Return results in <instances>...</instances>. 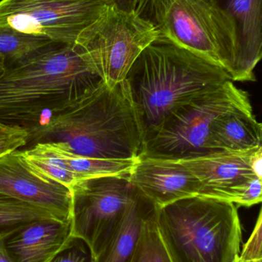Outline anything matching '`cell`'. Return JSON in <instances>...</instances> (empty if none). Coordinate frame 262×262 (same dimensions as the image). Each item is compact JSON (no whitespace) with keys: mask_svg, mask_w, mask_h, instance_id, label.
I'll return each instance as SVG.
<instances>
[{"mask_svg":"<svg viewBox=\"0 0 262 262\" xmlns=\"http://www.w3.org/2000/svg\"><path fill=\"white\" fill-rule=\"evenodd\" d=\"M104 83L78 46L52 43L0 72V122L29 130Z\"/></svg>","mask_w":262,"mask_h":262,"instance_id":"obj_1","label":"cell"},{"mask_svg":"<svg viewBox=\"0 0 262 262\" xmlns=\"http://www.w3.org/2000/svg\"><path fill=\"white\" fill-rule=\"evenodd\" d=\"M27 132L31 146L63 143L94 158L138 159L143 149V133L125 80L112 88L104 83Z\"/></svg>","mask_w":262,"mask_h":262,"instance_id":"obj_2","label":"cell"},{"mask_svg":"<svg viewBox=\"0 0 262 262\" xmlns=\"http://www.w3.org/2000/svg\"><path fill=\"white\" fill-rule=\"evenodd\" d=\"M125 81L144 143L177 106L232 78L220 66L159 35L140 54Z\"/></svg>","mask_w":262,"mask_h":262,"instance_id":"obj_3","label":"cell"},{"mask_svg":"<svg viewBox=\"0 0 262 262\" xmlns=\"http://www.w3.org/2000/svg\"><path fill=\"white\" fill-rule=\"evenodd\" d=\"M156 224L172 262H235L241 229L234 203L189 197L157 209Z\"/></svg>","mask_w":262,"mask_h":262,"instance_id":"obj_4","label":"cell"},{"mask_svg":"<svg viewBox=\"0 0 262 262\" xmlns=\"http://www.w3.org/2000/svg\"><path fill=\"white\" fill-rule=\"evenodd\" d=\"M136 12L160 36L223 68L233 81L238 28L218 0H139Z\"/></svg>","mask_w":262,"mask_h":262,"instance_id":"obj_5","label":"cell"},{"mask_svg":"<svg viewBox=\"0 0 262 262\" xmlns=\"http://www.w3.org/2000/svg\"><path fill=\"white\" fill-rule=\"evenodd\" d=\"M251 104L247 92L228 81L177 106L143 143L139 158L182 160L210 154L208 142L214 121Z\"/></svg>","mask_w":262,"mask_h":262,"instance_id":"obj_6","label":"cell"},{"mask_svg":"<svg viewBox=\"0 0 262 262\" xmlns=\"http://www.w3.org/2000/svg\"><path fill=\"white\" fill-rule=\"evenodd\" d=\"M159 35L138 12L109 6L77 46L105 84L112 88L124 81L140 54Z\"/></svg>","mask_w":262,"mask_h":262,"instance_id":"obj_7","label":"cell"},{"mask_svg":"<svg viewBox=\"0 0 262 262\" xmlns=\"http://www.w3.org/2000/svg\"><path fill=\"white\" fill-rule=\"evenodd\" d=\"M109 6L106 0H0V27L78 46Z\"/></svg>","mask_w":262,"mask_h":262,"instance_id":"obj_8","label":"cell"},{"mask_svg":"<svg viewBox=\"0 0 262 262\" xmlns=\"http://www.w3.org/2000/svg\"><path fill=\"white\" fill-rule=\"evenodd\" d=\"M136 193L130 174L85 180L72 190V235L83 239L95 258Z\"/></svg>","mask_w":262,"mask_h":262,"instance_id":"obj_9","label":"cell"},{"mask_svg":"<svg viewBox=\"0 0 262 262\" xmlns=\"http://www.w3.org/2000/svg\"><path fill=\"white\" fill-rule=\"evenodd\" d=\"M261 149L218 151L179 161L199 182L198 195L240 206L248 185L258 177L252 163Z\"/></svg>","mask_w":262,"mask_h":262,"instance_id":"obj_10","label":"cell"},{"mask_svg":"<svg viewBox=\"0 0 262 262\" xmlns=\"http://www.w3.org/2000/svg\"><path fill=\"white\" fill-rule=\"evenodd\" d=\"M0 193L42 209L59 221L72 220L71 191L31 170L18 149L0 157Z\"/></svg>","mask_w":262,"mask_h":262,"instance_id":"obj_11","label":"cell"},{"mask_svg":"<svg viewBox=\"0 0 262 262\" xmlns=\"http://www.w3.org/2000/svg\"><path fill=\"white\" fill-rule=\"evenodd\" d=\"M133 186L157 207L199 194V182L179 160L138 158L130 173Z\"/></svg>","mask_w":262,"mask_h":262,"instance_id":"obj_12","label":"cell"},{"mask_svg":"<svg viewBox=\"0 0 262 262\" xmlns=\"http://www.w3.org/2000/svg\"><path fill=\"white\" fill-rule=\"evenodd\" d=\"M72 237V220L43 219L0 234L12 262H49Z\"/></svg>","mask_w":262,"mask_h":262,"instance_id":"obj_13","label":"cell"},{"mask_svg":"<svg viewBox=\"0 0 262 262\" xmlns=\"http://www.w3.org/2000/svg\"><path fill=\"white\" fill-rule=\"evenodd\" d=\"M262 0H227L223 7L238 28L239 54L233 81H255L262 57Z\"/></svg>","mask_w":262,"mask_h":262,"instance_id":"obj_14","label":"cell"},{"mask_svg":"<svg viewBox=\"0 0 262 262\" xmlns=\"http://www.w3.org/2000/svg\"><path fill=\"white\" fill-rule=\"evenodd\" d=\"M261 123L252 104L237 107L218 117L212 124L208 142L209 152L245 150L261 146Z\"/></svg>","mask_w":262,"mask_h":262,"instance_id":"obj_15","label":"cell"},{"mask_svg":"<svg viewBox=\"0 0 262 262\" xmlns=\"http://www.w3.org/2000/svg\"><path fill=\"white\" fill-rule=\"evenodd\" d=\"M157 206L137 189V193L123 214L115 232L95 262H129L139 238L143 223L153 215Z\"/></svg>","mask_w":262,"mask_h":262,"instance_id":"obj_16","label":"cell"},{"mask_svg":"<svg viewBox=\"0 0 262 262\" xmlns=\"http://www.w3.org/2000/svg\"><path fill=\"white\" fill-rule=\"evenodd\" d=\"M39 143L46 150L59 159L81 182L99 177L130 174L138 160V158L118 160L84 157L75 154L63 143Z\"/></svg>","mask_w":262,"mask_h":262,"instance_id":"obj_17","label":"cell"},{"mask_svg":"<svg viewBox=\"0 0 262 262\" xmlns=\"http://www.w3.org/2000/svg\"><path fill=\"white\" fill-rule=\"evenodd\" d=\"M22 157L31 170L40 177L63 185L72 192L81 183L78 177L63 164V162L46 150L41 143H36L24 150Z\"/></svg>","mask_w":262,"mask_h":262,"instance_id":"obj_18","label":"cell"},{"mask_svg":"<svg viewBox=\"0 0 262 262\" xmlns=\"http://www.w3.org/2000/svg\"><path fill=\"white\" fill-rule=\"evenodd\" d=\"M52 43L44 37L0 27V55L5 58L6 66L23 61Z\"/></svg>","mask_w":262,"mask_h":262,"instance_id":"obj_19","label":"cell"},{"mask_svg":"<svg viewBox=\"0 0 262 262\" xmlns=\"http://www.w3.org/2000/svg\"><path fill=\"white\" fill-rule=\"evenodd\" d=\"M156 212L157 210L143 223L138 243L129 262H172L158 232Z\"/></svg>","mask_w":262,"mask_h":262,"instance_id":"obj_20","label":"cell"},{"mask_svg":"<svg viewBox=\"0 0 262 262\" xmlns=\"http://www.w3.org/2000/svg\"><path fill=\"white\" fill-rule=\"evenodd\" d=\"M49 262H95L89 246L81 238L72 236Z\"/></svg>","mask_w":262,"mask_h":262,"instance_id":"obj_21","label":"cell"},{"mask_svg":"<svg viewBox=\"0 0 262 262\" xmlns=\"http://www.w3.org/2000/svg\"><path fill=\"white\" fill-rule=\"evenodd\" d=\"M28 137L26 129L0 122V157L24 147L27 145Z\"/></svg>","mask_w":262,"mask_h":262,"instance_id":"obj_22","label":"cell"},{"mask_svg":"<svg viewBox=\"0 0 262 262\" xmlns=\"http://www.w3.org/2000/svg\"><path fill=\"white\" fill-rule=\"evenodd\" d=\"M239 258L246 261L262 260V216L260 211L255 228L247 243L243 246Z\"/></svg>","mask_w":262,"mask_h":262,"instance_id":"obj_23","label":"cell"},{"mask_svg":"<svg viewBox=\"0 0 262 262\" xmlns=\"http://www.w3.org/2000/svg\"><path fill=\"white\" fill-rule=\"evenodd\" d=\"M262 179L256 178L252 180L248 185L240 206L251 207L261 203L262 200Z\"/></svg>","mask_w":262,"mask_h":262,"instance_id":"obj_24","label":"cell"},{"mask_svg":"<svg viewBox=\"0 0 262 262\" xmlns=\"http://www.w3.org/2000/svg\"><path fill=\"white\" fill-rule=\"evenodd\" d=\"M112 6L124 12H136L139 0H106Z\"/></svg>","mask_w":262,"mask_h":262,"instance_id":"obj_25","label":"cell"},{"mask_svg":"<svg viewBox=\"0 0 262 262\" xmlns=\"http://www.w3.org/2000/svg\"><path fill=\"white\" fill-rule=\"evenodd\" d=\"M254 172L258 178L262 179V149L257 152L252 163Z\"/></svg>","mask_w":262,"mask_h":262,"instance_id":"obj_26","label":"cell"},{"mask_svg":"<svg viewBox=\"0 0 262 262\" xmlns=\"http://www.w3.org/2000/svg\"><path fill=\"white\" fill-rule=\"evenodd\" d=\"M0 262H12L0 240Z\"/></svg>","mask_w":262,"mask_h":262,"instance_id":"obj_27","label":"cell"},{"mask_svg":"<svg viewBox=\"0 0 262 262\" xmlns=\"http://www.w3.org/2000/svg\"><path fill=\"white\" fill-rule=\"evenodd\" d=\"M6 61H5V58H3V56H2L0 55V72L4 69V68L6 67Z\"/></svg>","mask_w":262,"mask_h":262,"instance_id":"obj_28","label":"cell"},{"mask_svg":"<svg viewBox=\"0 0 262 262\" xmlns=\"http://www.w3.org/2000/svg\"><path fill=\"white\" fill-rule=\"evenodd\" d=\"M235 262H262V260H256V261H246V260L240 259L239 257H238Z\"/></svg>","mask_w":262,"mask_h":262,"instance_id":"obj_29","label":"cell"}]
</instances>
